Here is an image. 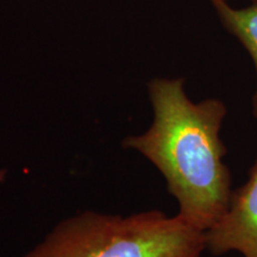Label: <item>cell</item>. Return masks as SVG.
I'll list each match as a JSON object with an SVG mask.
<instances>
[{"instance_id":"7a4b0ae2","label":"cell","mask_w":257,"mask_h":257,"mask_svg":"<svg viewBox=\"0 0 257 257\" xmlns=\"http://www.w3.org/2000/svg\"><path fill=\"white\" fill-rule=\"evenodd\" d=\"M205 231L181 217L85 212L57 224L24 257H201Z\"/></svg>"},{"instance_id":"6da1fadb","label":"cell","mask_w":257,"mask_h":257,"mask_svg":"<svg viewBox=\"0 0 257 257\" xmlns=\"http://www.w3.org/2000/svg\"><path fill=\"white\" fill-rule=\"evenodd\" d=\"M185 80L154 79L148 85L154 120L146 133L125 138L163 175L182 219L202 231L227 210L232 178L225 163L227 150L220 130L227 107L217 98L193 102Z\"/></svg>"},{"instance_id":"5b68a950","label":"cell","mask_w":257,"mask_h":257,"mask_svg":"<svg viewBox=\"0 0 257 257\" xmlns=\"http://www.w3.org/2000/svg\"><path fill=\"white\" fill-rule=\"evenodd\" d=\"M210 2H211V0H210ZM225 2H226V0H225ZM252 2H255V3H257V0H252Z\"/></svg>"},{"instance_id":"277c9868","label":"cell","mask_w":257,"mask_h":257,"mask_svg":"<svg viewBox=\"0 0 257 257\" xmlns=\"http://www.w3.org/2000/svg\"><path fill=\"white\" fill-rule=\"evenodd\" d=\"M221 24L238 40L251 57L256 72V88L252 95V115L257 119V3L234 9L225 0H211Z\"/></svg>"},{"instance_id":"3957f363","label":"cell","mask_w":257,"mask_h":257,"mask_svg":"<svg viewBox=\"0 0 257 257\" xmlns=\"http://www.w3.org/2000/svg\"><path fill=\"white\" fill-rule=\"evenodd\" d=\"M205 239L206 250L214 256L234 251L257 257V161L244 185L232 191L225 213L205 231Z\"/></svg>"}]
</instances>
